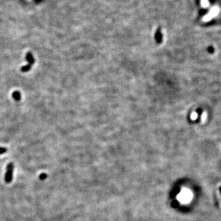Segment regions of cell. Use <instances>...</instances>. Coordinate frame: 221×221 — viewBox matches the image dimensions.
<instances>
[{
    "label": "cell",
    "instance_id": "7",
    "mask_svg": "<svg viewBox=\"0 0 221 221\" xmlns=\"http://www.w3.org/2000/svg\"><path fill=\"white\" fill-rule=\"evenodd\" d=\"M7 151V149L5 147H0V154H4Z\"/></svg>",
    "mask_w": 221,
    "mask_h": 221
},
{
    "label": "cell",
    "instance_id": "1",
    "mask_svg": "<svg viewBox=\"0 0 221 221\" xmlns=\"http://www.w3.org/2000/svg\"><path fill=\"white\" fill-rule=\"evenodd\" d=\"M178 200L184 203L189 202L192 198V193L188 189H184L178 195Z\"/></svg>",
    "mask_w": 221,
    "mask_h": 221
},
{
    "label": "cell",
    "instance_id": "5",
    "mask_svg": "<svg viewBox=\"0 0 221 221\" xmlns=\"http://www.w3.org/2000/svg\"><path fill=\"white\" fill-rule=\"evenodd\" d=\"M31 68V64H27V65L23 66V67L21 68V70L22 72H27V71H28L29 70H30Z\"/></svg>",
    "mask_w": 221,
    "mask_h": 221
},
{
    "label": "cell",
    "instance_id": "6",
    "mask_svg": "<svg viewBox=\"0 0 221 221\" xmlns=\"http://www.w3.org/2000/svg\"><path fill=\"white\" fill-rule=\"evenodd\" d=\"M208 9H200V11H199V14H200V15H203L206 14L207 12H208Z\"/></svg>",
    "mask_w": 221,
    "mask_h": 221
},
{
    "label": "cell",
    "instance_id": "2",
    "mask_svg": "<svg viewBox=\"0 0 221 221\" xmlns=\"http://www.w3.org/2000/svg\"><path fill=\"white\" fill-rule=\"evenodd\" d=\"M14 165L12 163H10L7 166L6 173L5 175V181L7 183H9L12 179V174H13Z\"/></svg>",
    "mask_w": 221,
    "mask_h": 221
},
{
    "label": "cell",
    "instance_id": "8",
    "mask_svg": "<svg viewBox=\"0 0 221 221\" xmlns=\"http://www.w3.org/2000/svg\"><path fill=\"white\" fill-rule=\"evenodd\" d=\"M46 174H44V173H43V174H41L40 176H39V178H40V179H41V180L46 179Z\"/></svg>",
    "mask_w": 221,
    "mask_h": 221
},
{
    "label": "cell",
    "instance_id": "3",
    "mask_svg": "<svg viewBox=\"0 0 221 221\" xmlns=\"http://www.w3.org/2000/svg\"><path fill=\"white\" fill-rule=\"evenodd\" d=\"M26 58H27V62H28V64L32 65V64H34V63H35V59H34L31 53H27V55H26Z\"/></svg>",
    "mask_w": 221,
    "mask_h": 221
},
{
    "label": "cell",
    "instance_id": "9",
    "mask_svg": "<svg viewBox=\"0 0 221 221\" xmlns=\"http://www.w3.org/2000/svg\"><path fill=\"white\" fill-rule=\"evenodd\" d=\"M209 2H210V3H214L216 0H209Z\"/></svg>",
    "mask_w": 221,
    "mask_h": 221
},
{
    "label": "cell",
    "instance_id": "4",
    "mask_svg": "<svg viewBox=\"0 0 221 221\" xmlns=\"http://www.w3.org/2000/svg\"><path fill=\"white\" fill-rule=\"evenodd\" d=\"M12 97H13L14 100H15L17 101H19L20 100V98H21V95H20L19 92L15 91L12 93Z\"/></svg>",
    "mask_w": 221,
    "mask_h": 221
}]
</instances>
